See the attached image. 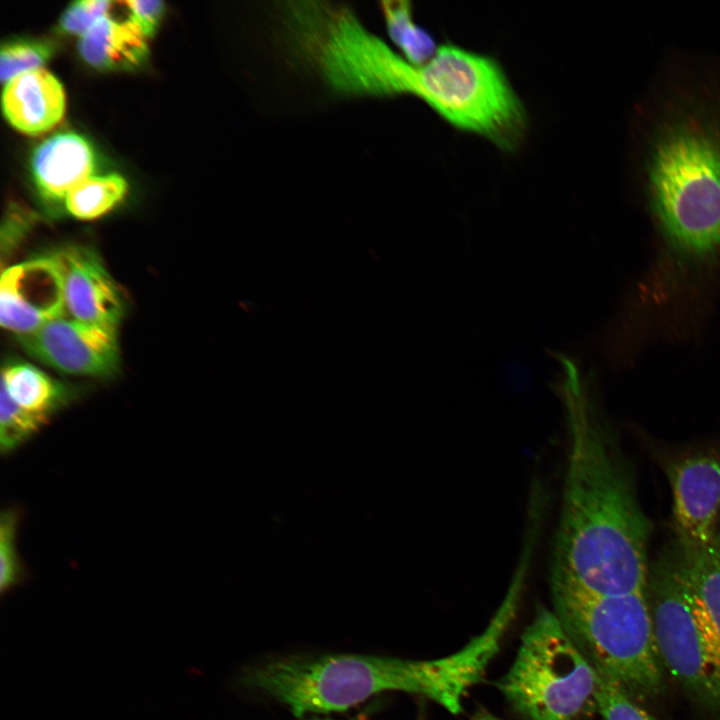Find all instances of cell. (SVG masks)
Listing matches in <instances>:
<instances>
[{
  "label": "cell",
  "instance_id": "obj_1",
  "mask_svg": "<svg viewBox=\"0 0 720 720\" xmlns=\"http://www.w3.org/2000/svg\"><path fill=\"white\" fill-rule=\"evenodd\" d=\"M625 184L684 258L720 251V51L671 46L632 100Z\"/></svg>",
  "mask_w": 720,
  "mask_h": 720
},
{
  "label": "cell",
  "instance_id": "obj_2",
  "mask_svg": "<svg viewBox=\"0 0 720 720\" xmlns=\"http://www.w3.org/2000/svg\"><path fill=\"white\" fill-rule=\"evenodd\" d=\"M585 399H568L569 447L550 581L600 595L646 591L652 525L630 466Z\"/></svg>",
  "mask_w": 720,
  "mask_h": 720
},
{
  "label": "cell",
  "instance_id": "obj_3",
  "mask_svg": "<svg viewBox=\"0 0 720 720\" xmlns=\"http://www.w3.org/2000/svg\"><path fill=\"white\" fill-rule=\"evenodd\" d=\"M482 672L478 653L464 646L423 661L346 653L288 655L247 667L240 682L287 705L298 718L347 710L388 690L426 696L457 714L462 697Z\"/></svg>",
  "mask_w": 720,
  "mask_h": 720
},
{
  "label": "cell",
  "instance_id": "obj_4",
  "mask_svg": "<svg viewBox=\"0 0 720 720\" xmlns=\"http://www.w3.org/2000/svg\"><path fill=\"white\" fill-rule=\"evenodd\" d=\"M383 94L415 96L456 129L482 136L504 152L516 151L527 132L526 110L499 62L452 43L439 46L421 65L392 51Z\"/></svg>",
  "mask_w": 720,
  "mask_h": 720
},
{
  "label": "cell",
  "instance_id": "obj_5",
  "mask_svg": "<svg viewBox=\"0 0 720 720\" xmlns=\"http://www.w3.org/2000/svg\"><path fill=\"white\" fill-rule=\"evenodd\" d=\"M554 613L594 669L637 703L655 701L666 675L646 591L594 594L550 581Z\"/></svg>",
  "mask_w": 720,
  "mask_h": 720
},
{
  "label": "cell",
  "instance_id": "obj_6",
  "mask_svg": "<svg viewBox=\"0 0 720 720\" xmlns=\"http://www.w3.org/2000/svg\"><path fill=\"white\" fill-rule=\"evenodd\" d=\"M497 686L529 720H582L596 705L597 672L555 613L540 609Z\"/></svg>",
  "mask_w": 720,
  "mask_h": 720
},
{
  "label": "cell",
  "instance_id": "obj_7",
  "mask_svg": "<svg viewBox=\"0 0 720 720\" xmlns=\"http://www.w3.org/2000/svg\"><path fill=\"white\" fill-rule=\"evenodd\" d=\"M646 597L667 674L698 707L720 717V680L687 594L675 540L648 567Z\"/></svg>",
  "mask_w": 720,
  "mask_h": 720
},
{
  "label": "cell",
  "instance_id": "obj_8",
  "mask_svg": "<svg viewBox=\"0 0 720 720\" xmlns=\"http://www.w3.org/2000/svg\"><path fill=\"white\" fill-rule=\"evenodd\" d=\"M17 340L30 357L64 374L105 378L120 366L117 327L65 315Z\"/></svg>",
  "mask_w": 720,
  "mask_h": 720
},
{
  "label": "cell",
  "instance_id": "obj_9",
  "mask_svg": "<svg viewBox=\"0 0 720 720\" xmlns=\"http://www.w3.org/2000/svg\"><path fill=\"white\" fill-rule=\"evenodd\" d=\"M666 474L673 500L677 543L688 549L712 544L720 515V448L669 461Z\"/></svg>",
  "mask_w": 720,
  "mask_h": 720
},
{
  "label": "cell",
  "instance_id": "obj_10",
  "mask_svg": "<svg viewBox=\"0 0 720 720\" xmlns=\"http://www.w3.org/2000/svg\"><path fill=\"white\" fill-rule=\"evenodd\" d=\"M67 315L56 251L11 265L0 281L1 326L22 336Z\"/></svg>",
  "mask_w": 720,
  "mask_h": 720
},
{
  "label": "cell",
  "instance_id": "obj_11",
  "mask_svg": "<svg viewBox=\"0 0 720 720\" xmlns=\"http://www.w3.org/2000/svg\"><path fill=\"white\" fill-rule=\"evenodd\" d=\"M67 314L77 320L117 327L126 310L125 297L92 248L71 245L56 251Z\"/></svg>",
  "mask_w": 720,
  "mask_h": 720
},
{
  "label": "cell",
  "instance_id": "obj_12",
  "mask_svg": "<svg viewBox=\"0 0 720 720\" xmlns=\"http://www.w3.org/2000/svg\"><path fill=\"white\" fill-rule=\"evenodd\" d=\"M2 110L17 130L37 135L55 126L65 110V95L59 80L40 68L21 74L5 84Z\"/></svg>",
  "mask_w": 720,
  "mask_h": 720
},
{
  "label": "cell",
  "instance_id": "obj_13",
  "mask_svg": "<svg viewBox=\"0 0 720 720\" xmlns=\"http://www.w3.org/2000/svg\"><path fill=\"white\" fill-rule=\"evenodd\" d=\"M95 154L90 143L73 132L56 134L42 142L32 156L36 186L48 200H64L68 192L92 176Z\"/></svg>",
  "mask_w": 720,
  "mask_h": 720
},
{
  "label": "cell",
  "instance_id": "obj_14",
  "mask_svg": "<svg viewBox=\"0 0 720 720\" xmlns=\"http://www.w3.org/2000/svg\"><path fill=\"white\" fill-rule=\"evenodd\" d=\"M678 548L687 594L720 680V561L711 545Z\"/></svg>",
  "mask_w": 720,
  "mask_h": 720
},
{
  "label": "cell",
  "instance_id": "obj_15",
  "mask_svg": "<svg viewBox=\"0 0 720 720\" xmlns=\"http://www.w3.org/2000/svg\"><path fill=\"white\" fill-rule=\"evenodd\" d=\"M146 39L129 18L120 22L107 15L81 36L78 50L97 69L129 70L147 58Z\"/></svg>",
  "mask_w": 720,
  "mask_h": 720
},
{
  "label": "cell",
  "instance_id": "obj_16",
  "mask_svg": "<svg viewBox=\"0 0 720 720\" xmlns=\"http://www.w3.org/2000/svg\"><path fill=\"white\" fill-rule=\"evenodd\" d=\"M1 388L19 406L46 419L78 394L77 390L24 361H11L4 366Z\"/></svg>",
  "mask_w": 720,
  "mask_h": 720
},
{
  "label": "cell",
  "instance_id": "obj_17",
  "mask_svg": "<svg viewBox=\"0 0 720 720\" xmlns=\"http://www.w3.org/2000/svg\"><path fill=\"white\" fill-rule=\"evenodd\" d=\"M388 35L408 62L421 65L437 52L434 37L413 18V7L408 1H385L381 3Z\"/></svg>",
  "mask_w": 720,
  "mask_h": 720
},
{
  "label": "cell",
  "instance_id": "obj_18",
  "mask_svg": "<svg viewBox=\"0 0 720 720\" xmlns=\"http://www.w3.org/2000/svg\"><path fill=\"white\" fill-rule=\"evenodd\" d=\"M126 192L127 182L118 174L90 176L68 192L65 208L77 219L92 220L114 208Z\"/></svg>",
  "mask_w": 720,
  "mask_h": 720
},
{
  "label": "cell",
  "instance_id": "obj_19",
  "mask_svg": "<svg viewBox=\"0 0 720 720\" xmlns=\"http://www.w3.org/2000/svg\"><path fill=\"white\" fill-rule=\"evenodd\" d=\"M48 419L34 414L14 402L1 388L0 397V449L8 454L30 439Z\"/></svg>",
  "mask_w": 720,
  "mask_h": 720
},
{
  "label": "cell",
  "instance_id": "obj_20",
  "mask_svg": "<svg viewBox=\"0 0 720 720\" xmlns=\"http://www.w3.org/2000/svg\"><path fill=\"white\" fill-rule=\"evenodd\" d=\"M53 54V45L42 40H15L2 45L0 78L7 83L13 78L40 69Z\"/></svg>",
  "mask_w": 720,
  "mask_h": 720
},
{
  "label": "cell",
  "instance_id": "obj_21",
  "mask_svg": "<svg viewBox=\"0 0 720 720\" xmlns=\"http://www.w3.org/2000/svg\"><path fill=\"white\" fill-rule=\"evenodd\" d=\"M595 703L603 720H657L598 672Z\"/></svg>",
  "mask_w": 720,
  "mask_h": 720
},
{
  "label": "cell",
  "instance_id": "obj_22",
  "mask_svg": "<svg viewBox=\"0 0 720 720\" xmlns=\"http://www.w3.org/2000/svg\"><path fill=\"white\" fill-rule=\"evenodd\" d=\"M18 514L14 510L3 511L0 518V592L4 595L23 579L16 551Z\"/></svg>",
  "mask_w": 720,
  "mask_h": 720
},
{
  "label": "cell",
  "instance_id": "obj_23",
  "mask_svg": "<svg viewBox=\"0 0 720 720\" xmlns=\"http://www.w3.org/2000/svg\"><path fill=\"white\" fill-rule=\"evenodd\" d=\"M112 3L104 0H81L71 3L60 17V27L69 34L83 36L100 19L108 15Z\"/></svg>",
  "mask_w": 720,
  "mask_h": 720
},
{
  "label": "cell",
  "instance_id": "obj_24",
  "mask_svg": "<svg viewBox=\"0 0 720 720\" xmlns=\"http://www.w3.org/2000/svg\"><path fill=\"white\" fill-rule=\"evenodd\" d=\"M129 19L141 30L146 38L151 37L160 22L164 3L157 0L126 1Z\"/></svg>",
  "mask_w": 720,
  "mask_h": 720
},
{
  "label": "cell",
  "instance_id": "obj_25",
  "mask_svg": "<svg viewBox=\"0 0 720 720\" xmlns=\"http://www.w3.org/2000/svg\"><path fill=\"white\" fill-rule=\"evenodd\" d=\"M711 546L713 548L715 555L717 556L718 560L720 561V525H718V527H717V530L715 532Z\"/></svg>",
  "mask_w": 720,
  "mask_h": 720
},
{
  "label": "cell",
  "instance_id": "obj_26",
  "mask_svg": "<svg viewBox=\"0 0 720 720\" xmlns=\"http://www.w3.org/2000/svg\"><path fill=\"white\" fill-rule=\"evenodd\" d=\"M472 720H500V719H498L497 717L493 716V715L490 714L489 712L480 710V711H478V712L475 713V715L473 716Z\"/></svg>",
  "mask_w": 720,
  "mask_h": 720
},
{
  "label": "cell",
  "instance_id": "obj_27",
  "mask_svg": "<svg viewBox=\"0 0 720 720\" xmlns=\"http://www.w3.org/2000/svg\"><path fill=\"white\" fill-rule=\"evenodd\" d=\"M366 719L367 718H366L365 714H359L358 716L348 719V720H366ZM300 720H333V719H322V718L313 717V718H304V719H300Z\"/></svg>",
  "mask_w": 720,
  "mask_h": 720
}]
</instances>
